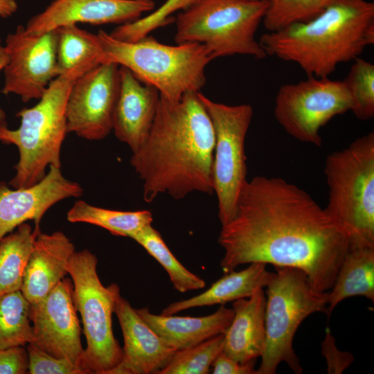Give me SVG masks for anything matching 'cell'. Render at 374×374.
Returning <instances> with one entry per match:
<instances>
[{"label": "cell", "mask_w": 374, "mask_h": 374, "mask_svg": "<svg viewBox=\"0 0 374 374\" xmlns=\"http://www.w3.org/2000/svg\"><path fill=\"white\" fill-rule=\"evenodd\" d=\"M218 242L224 274L255 262L294 267L320 292L331 289L350 247L346 232L307 192L265 176L247 181Z\"/></svg>", "instance_id": "cell-1"}, {"label": "cell", "mask_w": 374, "mask_h": 374, "mask_svg": "<svg viewBox=\"0 0 374 374\" xmlns=\"http://www.w3.org/2000/svg\"><path fill=\"white\" fill-rule=\"evenodd\" d=\"M197 92L177 101L160 96L149 135L132 153L130 163L148 203L162 194L181 199L194 192L213 193L215 133Z\"/></svg>", "instance_id": "cell-2"}, {"label": "cell", "mask_w": 374, "mask_h": 374, "mask_svg": "<svg viewBox=\"0 0 374 374\" xmlns=\"http://www.w3.org/2000/svg\"><path fill=\"white\" fill-rule=\"evenodd\" d=\"M267 55L297 64L308 76L328 77L374 43V3L337 0L314 18L263 34Z\"/></svg>", "instance_id": "cell-3"}, {"label": "cell", "mask_w": 374, "mask_h": 374, "mask_svg": "<svg viewBox=\"0 0 374 374\" xmlns=\"http://www.w3.org/2000/svg\"><path fill=\"white\" fill-rule=\"evenodd\" d=\"M96 66H78L52 80L35 105L17 113L21 118L19 128L10 130L6 123H0V142L15 145L19 155L14 167L15 175L9 181L10 186H31L44 177L48 166L61 167V148L68 133L69 93L74 81Z\"/></svg>", "instance_id": "cell-4"}, {"label": "cell", "mask_w": 374, "mask_h": 374, "mask_svg": "<svg viewBox=\"0 0 374 374\" xmlns=\"http://www.w3.org/2000/svg\"><path fill=\"white\" fill-rule=\"evenodd\" d=\"M102 62L127 68L141 82L152 85L169 101L186 93L199 91L205 85V69L213 60L203 44L188 42L167 45L152 37L123 42L100 30Z\"/></svg>", "instance_id": "cell-5"}, {"label": "cell", "mask_w": 374, "mask_h": 374, "mask_svg": "<svg viewBox=\"0 0 374 374\" xmlns=\"http://www.w3.org/2000/svg\"><path fill=\"white\" fill-rule=\"evenodd\" d=\"M326 211L348 234L350 247H374V133L328 155Z\"/></svg>", "instance_id": "cell-6"}, {"label": "cell", "mask_w": 374, "mask_h": 374, "mask_svg": "<svg viewBox=\"0 0 374 374\" xmlns=\"http://www.w3.org/2000/svg\"><path fill=\"white\" fill-rule=\"evenodd\" d=\"M267 6V0H194L175 18V40L204 45L213 60L233 55L265 58L256 33Z\"/></svg>", "instance_id": "cell-7"}, {"label": "cell", "mask_w": 374, "mask_h": 374, "mask_svg": "<svg viewBox=\"0 0 374 374\" xmlns=\"http://www.w3.org/2000/svg\"><path fill=\"white\" fill-rule=\"evenodd\" d=\"M276 270L266 286L265 348L257 374H274L281 362L299 374L303 369L293 347L295 333L308 316L326 312L328 292L315 290L301 269Z\"/></svg>", "instance_id": "cell-8"}, {"label": "cell", "mask_w": 374, "mask_h": 374, "mask_svg": "<svg viewBox=\"0 0 374 374\" xmlns=\"http://www.w3.org/2000/svg\"><path fill=\"white\" fill-rule=\"evenodd\" d=\"M97 265L96 256L88 249L75 251L68 265V274L87 341L82 366L87 374H109L123 355L112 330V314L120 288L116 283L107 287L102 284Z\"/></svg>", "instance_id": "cell-9"}, {"label": "cell", "mask_w": 374, "mask_h": 374, "mask_svg": "<svg viewBox=\"0 0 374 374\" xmlns=\"http://www.w3.org/2000/svg\"><path fill=\"white\" fill-rule=\"evenodd\" d=\"M213 124L215 148L213 161V193L217 196L221 225L234 217L240 193L246 184L245 139L253 116L249 104L217 103L197 92Z\"/></svg>", "instance_id": "cell-10"}, {"label": "cell", "mask_w": 374, "mask_h": 374, "mask_svg": "<svg viewBox=\"0 0 374 374\" xmlns=\"http://www.w3.org/2000/svg\"><path fill=\"white\" fill-rule=\"evenodd\" d=\"M353 99L343 80L308 76L279 88L274 116L292 137L320 147V129L333 117L352 109Z\"/></svg>", "instance_id": "cell-11"}, {"label": "cell", "mask_w": 374, "mask_h": 374, "mask_svg": "<svg viewBox=\"0 0 374 374\" xmlns=\"http://www.w3.org/2000/svg\"><path fill=\"white\" fill-rule=\"evenodd\" d=\"M120 89V66L102 62L87 71L73 83L66 107L68 133L98 141L112 132Z\"/></svg>", "instance_id": "cell-12"}, {"label": "cell", "mask_w": 374, "mask_h": 374, "mask_svg": "<svg viewBox=\"0 0 374 374\" xmlns=\"http://www.w3.org/2000/svg\"><path fill=\"white\" fill-rule=\"evenodd\" d=\"M57 42L56 30L31 34L24 26L18 25L15 33L8 34L4 48L8 60L3 69L5 82L1 92L16 94L24 103L39 100L60 75Z\"/></svg>", "instance_id": "cell-13"}, {"label": "cell", "mask_w": 374, "mask_h": 374, "mask_svg": "<svg viewBox=\"0 0 374 374\" xmlns=\"http://www.w3.org/2000/svg\"><path fill=\"white\" fill-rule=\"evenodd\" d=\"M72 280L64 278L42 300L30 305L33 341L47 353L82 366L81 328L73 301Z\"/></svg>", "instance_id": "cell-14"}, {"label": "cell", "mask_w": 374, "mask_h": 374, "mask_svg": "<svg viewBox=\"0 0 374 374\" xmlns=\"http://www.w3.org/2000/svg\"><path fill=\"white\" fill-rule=\"evenodd\" d=\"M81 186L65 178L60 168L49 166L44 177L26 188L10 189L0 181V240L28 220L40 232L39 224L45 213L56 203L82 195Z\"/></svg>", "instance_id": "cell-15"}, {"label": "cell", "mask_w": 374, "mask_h": 374, "mask_svg": "<svg viewBox=\"0 0 374 374\" xmlns=\"http://www.w3.org/2000/svg\"><path fill=\"white\" fill-rule=\"evenodd\" d=\"M154 7L153 0H53L24 27L29 33L41 34L78 23L121 25L137 20Z\"/></svg>", "instance_id": "cell-16"}, {"label": "cell", "mask_w": 374, "mask_h": 374, "mask_svg": "<svg viewBox=\"0 0 374 374\" xmlns=\"http://www.w3.org/2000/svg\"><path fill=\"white\" fill-rule=\"evenodd\" d=\"M114 313L122 330L124 346L121 362L109 374H158L176 350L139 316L121 293Z\"/></svg>", "instance_id": "cell-17"}, {"label": "cell", "mask_w": 374, "mask_h": 374, "mask_svg": "<svg viewBox=\"0 0 374 374\" xmlns=\"http://www.w3.org/2000/svg\"><path fill=\"white\" fill-rule=\"evenodd\" d=\"M160 98L159 91L139 80L127 68L120 66V89L112 131L132 152L147 139Z\"/></svg>", "instance_id": "cell-18"}, {"label": "cell", "mask_w": 374, "mask_h": 374, "mask_svg": "<svg viewBox=\"0 0 374 374\" xmlns=\"http://www.w3.org/2000/svg\"><path fill=\"white\" fill-rule=\"evenodd\" d=\"M75 247L62 232H39L28 258L21 291L30 304L46 296L68 274Z\"/></svg>", "instance_id": "cell-19"}, {"label": "cell", "mask_w": 374, "mask_h": 374, "mask_svg": "<svg viewBox=\"0 0 374 374\" xmlns=\"http://www.w3.org/2000/svg\"><path fill=\"white\" fill-rule=\"evenodd\" d=\"M266 296L262 288L233 301V319L224 333L222 351L244 364L261 357L265 348Z\"/></svg>", "instance_id": "cell-20"}, {"label": "cell", "mask_w": 374, "mask_h": 374, "mask_svg": "<svg viewBox=\"0 0 374 374\" xmlns=\"http://www.w3.org/2000/svg\"><path fill=\"white\" fill-rule=\"evenodd\" d=\"M139 316L175 350L195 346L224 334L233 319V309L220 305L216 312L204 317L157 315L147 308L135 309Z\"/></svg>", "instance_id": "cell-21"}, {"label": "cell", "mask_w": 374, "mask_h": 374, "mask_svg": "<svg viewBox=\"0 0 374 374\" xmlns=\"http://www.w3.org/2000/svg\"><path fill=\"white\" fill-rule=\"evenodd\" d=\"M272 273L264 263L249 264L245 269L225 273L204 292L192 298L176 301L165 308L161 314L172 315L190 308L224 305L251 296L257 290L266 287Z\"/></svg>", "instance_id": "cell-22"}, {"label": "cell", "mask_w": 374, "mask_h": 374, "mask_svg": "<svg viewBox=\"0 0 374 374\" xmlns=\"http://www.w3.org/2000/svg\"><path fill=\"white\" fill-rule=\"evenodd\" d=\"M328 294L326 315L344 299L361 296L374 301V247H349Z\"/></svg>", "instance_id": "cell-23"}, {"label": "cell", "mask_w": 374, "mask_h": 374, "mask_svg": "<svg viewBox=\"0 0 374 374\" xmlns=\"http://www.w3.org/2000/svg\"><path fill=\"white\" fill-rule=\"evenodd\" d=\"M66 219L71 223H87L103 228L117 236L132 238L145 226L152 224V214L148 210L124 211L91 205L76 201L69 210Z\"/></svg>", "instance_id": "cell-24"}, {"label": "cell", "mask_w": 374, "mask_h": 374, "mask_svg": "<svg viewBox=\"0 0 374 374\" xmlns=\"http://www.w3.org/2000/svg\"><path fill=\"white\" fill-rule=\"evenodd\" d=\"M37 233L25 222L0 240V295L21 290Z\"/></svg>", "instance_id": "cell-25"}, {"label": "cell", "mask_w": 374, "mask_h": 374, "mask_svg": "<svg viewBox=\"0 0 374 374\" xmlns=\"http://www.w3.org/2000/svg\"><path fill=\"white\" fill-rule=\"evenodd\" d=\"M56 30L60 75L78 66L102 63L103 53L97 34L82 29L77 24L64 26Z\"/></svg>", "instance_id": "cell-26"}, {"label": "cell", "mask_w": 374, "mask_h": 374, "mask_svg": "<svg viewBox=\"0 0 374 374\" xmlns=\"http://www.w3.org/2000/svg\"><path fill=\"white\" fill-rule=\"evenodd\" d=\"M131 238L164 268L177 291L184 293L205 287V281L179 262L166 245L161 233L152 224L142 229Z\"/></svg>", "instance_id": "cell-27"}, {"label": "cell", "mask_w": 374, "mask_h": 374, "mask_svg": "<svg viewBox=\"0 0 374 374\" xmlns=\"http://www.w3.org/2000/svg\"><path fill=\"white\" fill-rule=\"evenodd\" d=\"M30 305L21 290L0 295V348L33 343Z\"/></svg>", "instance_id": "cell-28"}, {"label": "cell", "mask_w": 374, "mask_h": 374, "mask_svg": "<svg viewBox=\"0 0 374 374\" xmlns=\"http://www.w3.org/2000/svg\"><path fill=\"white\" fill-rule=\"evenodd\" d=\"M224 334L209 338L192 347L176 350L158 374H207L222 352Z\"/></svg>", "instance_id": "cell-29"}, {"label": "cell", "mask_w": 374, "mask_h": 374, "mask_svg": "<svg viewBox=\"0 0 374 374\" xmlns=\"http://www.w3.org/2000/svg\"><path fill=\"white\" fill-rule=\"evenodd\" d=\"M267 1L268 6L262 23L268 32H273L313 19L337 0Z\"/></svg>", "instance_id": "cell-30"}, {"label": "cell", "mask_w": 374, "mask_h": 374, "mask_svg": "<svg viewBox=\"0 0 374 374\" xmlns=\"http://www.w3.org/2000/svg\"><path fill=\"white\" fill-rule=\"evenodd\" d=\"M343 81L353 99L351 111L362 121L374 116V65L360 57L356 58Z\"/></svg>", "instance_id": "cell-31"}, {"label": "cell", "mask_w": 374, "mask_h": 374, "mask_svg": "<svg viewBox=\"0 0 374 374\" xmlns=\"http://www.w3.org/2000/svg\"><path fill=\"white\" fill-rule=\"evenodd\" d=\"M30 374H86L85 372L66 359L55 357L37 347L27 344Z\"/></svg>", "instance_id": "cell-32"}, {"label": "cell", "mask_w": 374, "mask_h": 374, "mask_svg": "<svg viewBox=\"0 0 374 374\" xmlns=\"http://www.w3.org/2000/svg\"><path fill=\"white\" fill-rule=\"evenodd\" d=\"M321 353L326 358L329 374L343 373L354 360L351 353L341 351L337 348L335 338L328 327L326 328L325 338L321 343Z\"/></svg>", "instance_id": "cell-33"}, {"label": "cell", "mask_w": 374, "mask_h": 374, "mask_svg": "<svg viewBox=\"0 0 374 374\" xmlns=\"http://www.w3.org/2000/svg\"><path fill=\"white\" fill-rule=\"evenodd\" d=\"M28 356L24 346L0 348V374H26Z\"/></svg>", "instance_id": "cell-34"}, {"label": "cell", "mask_w": 374, "mask_h": 374, "mask_svg": "<svg viewBox=\"0 0 374 374\" xmlns=\"http://www.w3.org/2000/svg\"><path fill=\"white\" fill-rule=\"evenodd\" d=\"M256 359L247 363H240L227 356L223 351L214 360L212 367L213 374H257L255 369Z\"/></svg>", "instance_id": "cell-35"}, {"label": "cell", "mask_w": 374, "mask_h": 374, "mask_svg": "<svg viewBox=\"0 0 374 374\" xmlns=\"http://www.w3.org/2000/svg\"><path fill=\"white\" fill-rule=\"evenodd\" d=\"M18 9L17 0H0V17L8 18L14 15Z\"/></svg>", "instance_id": "cell-36"}, {"label": "cell", "mask_w": 374, "mask_h": 374, "mask_svg": "<svg viewBox=\"0 0 374 374\" xmlns=\"http://www.w3.org/2000/svg\"><path fill=\"white\" fill-rule=\"evenodd\" d=\"M8 55L4 46L1 44L0 38V71L3 69L8 62ZM6 123V113L0 107V123Z\"/></svg>", "instance_id": "cell-37"}]
</instances>
